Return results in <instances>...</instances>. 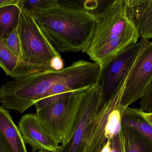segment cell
Masks as SVG:
<instances>
[{"label": "cell", "instance_id": "obj_8", "mask_svg": "<svg viewBox=\"0 0 152 152\" xmlns=\"http://www.w3.org/2000/svg\"><path fill=\"white\" fill-rule=\"evenodd\" d=\"M104 102L103 94L97 83L86 90L73 134L66 143L59 145L58 152H81L91 122Z\"/></svg>", "mask_w": 152, "mask_h": 152}, {"label": "cell", "instance_id": "obj_18", "mask_svg": "<svg viewBox=\"0 0 152 152\" xmlns=\"http://www.w3.org/2000/svg\"><path fill=\"white\" fill-rule=\"evenodd\" d=\"M3 40L8 48L23 62V51L18 33V28L13 29L5 39Z\"/></svg>", "mask_w": 152, "mask_h": 152}, {"label": "cell", "instance_id": "obj_1", "mask_svg": "<svg viewBox=\"0 0 152 152\" xmlns=\"http://www.w3.org/2000/svg\"><path fill=\"white\" fill-rule=\"evenodd\" d=\"M101 67L79 60L61 70L46 68L0 87V102L5 109L22 113L42 99L85 90L97 83Z\"/></svg>", "mask_w": 152, "mask_h": 152}, {"label": "cell", "instance_id": "obj_7", "mask_svg": "<svg viewBox=\"0 0 152 152\" xmlns=\"http://www.w3.org/2000/svg\"><path fill=\"white\" fill-rule=\"evenodd\" d=\"M152 79V42L145 39L142 47L126 77L120 106L125 111L143 95Z\"/></svg>", "mask_w": 152, "mask_h": 152}, {"label": "cell", "instance_id": "obj_15", "mask_svg": "<svg viewBox=\"0 0 152 152\" xmlns=\"http://www.w3.org/2000/svg\"><path fill=\"white\" fill-rule=\"evenodd\" d=\"M121 126L135 129L152 143V126L141 115L139 109L127 107L122 115Z\"/></svg>", "mask_w": 152, "mask_h": 152}, {"label": "cell", "instance_id": "obj_25", "mask_svg": "<svg viewBox=\"0 0 152 152\" xmlns=\"http://www.w3.org/2000/svg\"><path fill=\"white\" fill-rule=\"evenodd\" d=\"M19 0H0V8L10 4H17Z\"/></svg>", "mask_w": 152, "mask_h": 152}, {"label": "cell", "instance_id": "obj_24", "mask_svg": "<svg viewBox=\"0 0 152 152\" xmlns=\"http://www.w3.org/2000/svg\"><path fill=\"white\" fill-rule=\"evenodd\" d=\"M139 111L141 115L146 120V121L152 126V112H145L139 108Z\"/></svg>", "mask_w": 152, "mask_h": 152}, {"label": "cell", "instance_id": "obj_16", "mask_svg": "<svg viewBox=\"0 0 152 152\" xmlns=\"http://www.w3.org/2000/svg\"><path fill=\"white\" fill-rule=\"evenodd\" d=\"M21 10L17 4L0 8V35L3 39L16 28L19 22Z\"/></svg>", "mask_w": 152, "mask_h": 152}, {"label": "cell", "instance_id": "obj_11", "mask_svg": "<svg viewBox=\"0 0 152 152\" xmlns=\"http://www.w3.org/2000/svg\"><path fill=\"white\" fill-rule=\"evenodd\" d=\"M139 37L152 38V0H126Z\"/></svg>", "mask_w": 152, "mask_h": 152}, {"label": "cell", "instance_id": "obj_17", "mask_svg": "<svg viewBox=\"0 0 152 152\" xmlns=\"http://www.w3.org/2000/svg\"><path fill=\"white\" fill-rule=\"evenodd\" d=\"M58 1V0H19L17 5L20 10L28 12L35 18L42 11L56 4Z\"/></svg>", "mask_w": 152, "mask_h": 152}, {"label": "cell", "instance_id": "obj_5", "mask_svg": "<svg viewBox=\"0 0 152 152\" xmlns=\"http://www.w3.org/2000/svg\"><path fill=\"white\" fill-rule=\"evenodd\" d=\"M86 89L37 111L39 121L58 144L65 143L72 135Z\"/></svg>", "mask_w": 152, "mask_h": 152}, {"label": "cell", "instance_id": "obj_9", "mask_svg": "<svg viewBox=\"0 0 152 152\" xmlns=\"http://www.w3.org/2000/svg\"><path fill=\"white\" fill-rule=\"evenodd\" d=\"M124 82L117 92L102 105L91 122L82 144L81 152H100L113 135L109 124L114 110L120 106L124 88Z\"/></svg>", "mask_w": 152, "mask_h": 152}, {"label": "cell", "instance_id": "obj_19", "mask_svg": "<svg viewBox=\"0 0 152 152\" xmlns=\"http://www.w3.org/2000/svg\"><path fill=\"white\" fill-rule=\"evenodd\" d=\"M140 100V109L145 112H152V79Z\"/></svg>", "mask_w": 152, "mask_h": 152}, {"label": "cell", "instance_id": "obj_12", "mask_svg": "<svg viewBox=\"0 0 152 152\" xmlns=\"http://www.w3.org/2000/svg\"><path fill=\"white\" fill-rule=\"evenodd\" d=\"M0 133L4 137L12 152H27L18 126L9 111L0 106Z\"/></svg>", "mask_w": 152, "mask_h": 152}, {"label": "cell", "instance_id": "obj_26", "mask_svg": "<svg viewBox=\"0 0 152 152\" xmlns=\"http://www.w3.org/2000/svg\"><path fill=\"white\" fill-rule=\"evenodd\" d=\"M50 152V151H39L38 152Z\"/></svg>", "mask_w": 152, "mask_h": 152}, {"label": "cell", "instance_id": "obj_4", "mask_svg": "<svg viewBox=\"0 0 152 152\" xmlns=\"http://www.w3.org/2000/svg\"><path fill=\"white\" fill-rule=\"evenodd\" d=\"M18 30L25 65L33 73L50 68V61L60 54L43 34L35 19L25 10H21Z\"/></svg>", "mask_w": 152, "mask_h": 152}, {"label": "cell", "instance_id": "obj_6", "mask_svg": "<svg viewBox=\"0 0 152 152\" xmlns=\"http://www.w3.org/2000/svg\"><path fill=\"white\" fill-rule=\"evenodd\" d=\"M145 39L126 47L101 69L97 83L102 89L105 102L118 89L137 58Z\"/></svg>", "mask_w": 152, "mask_h": 152}, {"label": "cell", "instance_id": "obj_14", "mask_svg": "<svg viewBox=\"0 0 152 152\" xmlns=\"http://www.w3.org/2000/svg\"><path fill=\"white\" fill-rule=\"evenodd\" d=\"M121 132L124 152H152V142L135 129L121 126Z\"/></svg>", "mask_w": 152, "mask_h": 152}, {"label": "cell", "instance_id": "obj_22", "mask_svg": "<svg viewBox=\"0 0 152 152\" xmlns=\"http://www.w3.org/2000/svg\"><path fill=\"white\" fill-rule=\"evenodd\" d=\"M50 67L55 70H61L64 68V62L61 56L53 58L50 62Z\"/></svg>", "mask_w": 152, "mask_h": 152}, {"label": "cell", "instance_id": "obj_20", "mask_svg": "<svg viewBox=\"0 0 152 152\" xmlns=\"http://www.w3.org/2000/svg\"><path fill=\"white\" fill-rule=\"evenodd\" d=\"M75 92H70V93H65L57 95H53L47 97L44 99H42L38 101L34 104L37 111L39 110L43 109L44 107H46L50 104H52L58 101H60L65 97H67L69 95L73 94Z\"/></svg>", "mask_w": 152, "mask_h": 152}, {"label": "cell", "instance_id": "obj_3", "mask_svg": "<svg viewBox=\"0 0 152 152\" xmlns=\"http://www.w3.org/2000/svg\"><path fill=\"white\" fill-rule=\"evenodd\" d=\"M98 16L85 53L101 69L126 47L137 43L139 36L126 0L110 1Z\"/></svg>", "mask_w": 152, "mask_h": 152}, {"label": "cell", "instance_id": "obj_10", "mask_svg": "<svg viewBox=\"0 0 152 152\" xmlns=\"http://www.w3.org/2000/svg\"><path fill=\"white\" fill-rule=\"evenodd\" d=\"M25 144L32 152H58L59 145L38 120L36 114L28 113L21 117L18 126Z\"/></svg>", "mask_w": 152, "mask_h": 152}, {"label": "cell", "instance_id": "obj_21", "mask_svg": "<svg viewBox=\"0 0 152 152\" xmlns=\"http://www.w3.org/2000/svg\"><path fill=\"white\" fill-rule=\"evenodd\" d=\"M111 152H124L121 129L120 132L114 134L111 140Z\"/></svg>", "mask_w": 152, "mask_h": 152}, {"label": "cell", "instance_id": "obj_2", "mask_svg": "<svg viewBox=\"0 0 152 152\" xmlns=\"http://www.w3.org/2000/svg\"><path fill=\"white\" fill-rule=\"evenodd\" d=\"M42 31L58 52H85L99 16L82 7L58 1L35 18Z\"/></svg>", "mask_w": 152, "mask_h": 152}, {"label": "cell", "instance_id": "obj_13", "mask_svg": "<svg viewBox=\"0 0 152 152\" xmlns=\"http://www.w3.org/2000/svg\"><path fill=\"white\" fill-rule=\"evenodd\" d=\"M0 67L7 76L19 79L32 74L31 70L12 53L4 42L0 35Z\"/></svg>", "mask_w": 152, "mask_h": 152}, {"label": "cell", "instance_id": "obj_23", "mask_svg": "<svg viewBox=\"0 0 152 152\" xmlns=\"http://www.w3.org/2000/svg\"><path fill=\"white\" fill-rule=\"evenodd\" d=\"M0 152H12L4 137L0 133Z\"/></svg>", "mask_w": 152, "mask_h": 152}]
</instances>
